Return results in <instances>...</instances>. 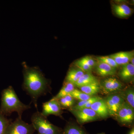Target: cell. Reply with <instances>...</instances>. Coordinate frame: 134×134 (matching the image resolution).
<instances>
[{"label":"cell","mask_w":134,"mask_h":134,"mask_svg":"<svg viewBox=\"0 0 134 134\" xmlns=\"http://www.w3.org/2000/svg\"><path fill=\"white\" fill-rule=\"evenodd\" d=\"M23 66L24 81L22 88L30 96L31 103L38 110V99L49 91L50 83L38 67L29 66L25 62L23 63Z\"/></svg>","instance_id":"6da1fadb"},{"label":"cell","mask_w":134,"mask_h":134,"mask_svg":"<svg viewBox=\"0 0 134 134\" xmlns=\"http://www.w3.org/2000/svg\"><path fill=\"white\" fill-rule=\"evenodd\" d=\"M30 108V105L25 104L20 100L12 86H9L2 92L0 113L2 115L6 117L10 116L15 112L18 117L22 118L24 112Z\"/></svg>","instance_id":"7a4b0ae2"},{"label":"cell","mask_w":134,"mask_h":134,"mask_svg":"<svg viewBox=\"0 0 134 134\" xmlns=\"http://www.w3.org/2000/svg\"><path fill=\"white\" fill-rule=\"evenodd\" d=\"M31 120L38 134H62L63 130L51 123L38 110L33 114Z\"/></svg>","instance_id":"3957f363"},{"label":"cell","mask_w":134,"mask_h":134,"mask_svg":"<svg viewBox=\"0 0 134 134\" xmlns=\"http://www.w3.org/2000/svg\"><path fill=\"white\" fill-rule=\"evenodd\" d=\"M35 130L31 124L26 123L18 117L8 126L5 134H34Z\"/></svg>","instance_id":"277c9868"},{"label":"cell","mask_w":134,"mask_h":134,"mask_svg":"<svg viewBox=\"0 0 134 134\" xmlns=\"http://www.w3.org/2000/svg\"><path fill=\"white\" fill-rule=\"evenodd\" d=\"M115 118L120 125L130 126L133 122L134 108L125 102L120 108Z\"/></svg>","instance_id":"5b68a950"},{"label":"cell","mask_w":134,"mask_h":134,"mask_svg":"<svg viewBox=\"0 0 134 134\" xmlns=\"http://www.w3.org/2000/svg\"><path fill=\"white\" fill-rule=\"evenodd\" d=\"M104 100L108 108L109 115L115 117L125 102L119 93L108 95Z\"/></svg>","instance_id":"8992f818"},{"label":"cell","mask_w":134,"mask_h":134,"mask_svg":"<svg viewBox=\"0 0 134 134\" xmlns=\"http://www.w3.org/2000/svg\"><path fill=\"white\" fill-rule=\"evenodd\" d=\"M100 90L106 94L118 93L122 90L123 85L122 83L115 77L105 78L100 83Z\"/></svg>","instance_id":"52a82bcc"},{"label":"cell","mask_w":134,"mask_h":134,"mask_svg":"<svg viewBox=\"0 0 134 134\" xmlns=\"http://www.w3.org/2000/svg\"><path fill=\"white\" fill-rule=\"evenodd\" d=\"M69 111L76 118L78 123L82 125L97 120L99 117L91 108H83L78 110L69 109Z\"/></svg>","instance_id":"ba28073f"},{"label":"cell","mask_w":134,"mask_h":134,"mask_svg":"<svg viewBox=\"0 0 134 134\" xmlns=\"http://www.w3.org/2000/svg\"><path fill=\"white\" fill-rule=\"evenodd\" d=\"M62 109L58 100L52 99L43 103L42 111L41 113L47 118L50 115L61 116L63 113Z\"/></svg>","instance_id":"9c48e42d"},{"label":"cell","mask_w":134,"mask_h":134,"mask_svg":"<svg viewBox=\"0 0 134 134\" xmlns=\"http://www.w3.org/2000/svg\"><path fill=\"white\" fill-rule=\"evenodd\" d=\"M113 58L117 65L119 66L130 63L131 60L134 58L133 51L121 52L109 55Z\"/></svg>","instance_id":"30bf717a"},{"label":"cell","mask_w":134,"mask_h":134,"mask_svg":"<svg viewBox=\"0 0 134 134\" xmlns=\"http://www.w3.org/2000/svg\"><path fill=\"white\" fill-rule=\"evenodd\" d=\"M90 108L98 115L99 118H106L109 115L107 106L104 99L100 98L95 101Z\"/></svg>","instance_id":"8fae6325"},{"label":"cell","mask_w":134,"mask_h":134,"mask_svg":"<svg viewBox=\"0 0 134 134\" xmlns=\"http://www.w3.org/2000/svg\"><path fill=\"white\" fill-rule=\"evenodd\" d=\"M95 68L96 73L102 77L114 75L116 73V68L100 62H97Z\"/></svg>","instance_id":"7c38bea8"},{"label":"cell","mask_w":134,"mask_h":134,"mask_svg":"<svg viewBox=\"0 0 134 134\" xmlns=\"http://www.w3.org/2000/svg\"><path fill=\"white\" fill-rule=\"evenodd\" d=\"M119 75L120 78L124 81H129L133 79L134 65L130 63L122 65Z\"/></svg>","instance_id":"4fadbf2b"},{"label":"cell","mask_w":134,"mask_h":134,"mask_svg":"<svg viewBox=\"0 0 134 134\" xmlns=\"http://www.w3.org/2000/svg\"><path fill=\"white\" fill-rule=\"evenodd\" d=\"M99 82L97 77L91 73H85L78 79L74 85L75 86L79 88L82 86L88 85L90 84Z\"/></svg>","instance_id":"5bb4252c"},{"label":"cell","mask_w":134,"mask_h":134,"mask_svg":"<svg viewBox=\"0 0 134 134\" xmlns=\"http://www.w3.org/2000/svg\"><path fill=\"white\" fill-rule=\"evenodd\" d=\"M85 73L82 70L78 68L70 69L68 72L65 81L74 85Z\"/></svg>","instance_id":"9a60e30c"},{"label":"cell","mask_w":134,"mask_h":134,"mask_svg":"<svg viewBox=\"0 0 134 134\" xmlns=\"http://www.w3.org/2000/svg\"><path fill=\"white\" fill-rule=\"evenodd\" d=\"M119 93L126 103L134 108V90L133 87H128L125 90L121 91Z\"/></svg>","instance_id":"2e32d148"},{"label":"cell","mask_w":134,"mask_h":134,"mask_svg":"<svg viewBox=\"0 0 134 134\" xmlns=\"http://www.w3.org/2000/svg\"><path fill=\"white\" fill-rule=\"evenodd\" d=\"M81 91L89 96H95L100 91V83L99 82H96L82 86L79 88Z\"/></svg>","instance_id":"e0dca14e"},{"label":"cell","mask_w":134,"mask_h":134,"mask_svg":"<svg viewBox=\"0 0 134 134\" xmlns=\"http://www.w3.org/2000/svg\"><path fill=\"white\" fill-rule=\"evenodd\" d=\"M75 89V86L73 84L65 81L59 93L53 98V99L58 100L68 95H69Z\"/></svg>","instance_id":"ac0fdd59"},{"label":"cell","mask_w":134,"mask_h":134,"mask_svg":"<svg viewBox=\"0 0 134 134\" xmlns=\"http://www.w3.org/2000/svg\"><path fill=\"white\" fill-rule=\"evenodd\" d=\"M113 9L115 14L121 18L129 16L132 13V9L125 4H117L114 5Z\"/></svg>","instance_id":"d6986e66"},{"label":"cell","mask_w":134,"mask_h":134,"mask_svg":"<svg viewBox=\"0 0 134 134\" xmlns=\"http://www.w3.org/2000/svg\"><path fill=\"white\" fill-rule=\"evenodd\" d=\"M62 134H88L86 131L77 125L73 123H68L64 129Z\"/></svg>","instance_id":"ffe728a7"},{"label":"cell","mask_w":134,"mask_h":134,"mask_svg":"<svg viewBox=\"0 0 134 134\" xmlns=\"http://www.w3.org/2000/svg\"><path fill=\"white\" fill-rule=\"evenodd\" d=\"M57 100L62 109H70L74 105L75 99L70 95L65 96Z\"/></svg>","instance_id":"44dd1931"},{"label":"cell","mask_w":134,"mask_h":134,"mask_svg":"<svg viewBox=\"0 0 134 134\" xmlns=\"http://www.w3.org/2000/svg\"><path fill=\"white\" fill-rule=\"evenodd\" d=\"M69 95L75 99H77L80 101L88 100L92 97L76 89H75Z\"/></svg>","instance_id":"7402d4cb"},{"label":"cell","mask_w":134,"mask_h":134,"mask_svg":"<svg viewBox=\"0 0 134 134\" xmlns=\"http://www.w3.org/2000/svg\"><path fill=\"white\" fill-rule=\"evenodd\" d=\"M12 120L8 119L6 116L0 113V134H5L7 128L12 122Z\"/></svg>","instance_id":"603a6c76"},{"label":"cell","mask_w":134,"mask_h":134,"mask_svg":"<svg viewBox=\"0 0 134 134\" xmlns=\"http://www.w3.org/2000/svg\"><path fill=\"white\" fill-rule=\"evenodd\" d=\"M100 98V97L96 96H93L88 100L79 101L77 104H76V105H74V106L72 107V108H70L69 109L74 110H80V109H82L84 106L85 105L88 103H91V102L94 103L95 101L98 100Z\"/></svg>","instance_id":"cb8c5ba5"},{"label":"cell","mask_w":134,"mask_h":134,"mask_svg":"<svg viewBox=\"0 0 134 134\" xmlns=\"http://www.w3.org/2000/svg\"><path fill=\"white\" fill-rule=\"evenodd\" d=\"M98 61L104 63L111 66L117 69L119 66L117 65L114 60L111 58L110 56H100L97 58Z\"/></svg>","instance_id":"d4e9b609"},{"label":"cell","mask_w":134,"mask_h":134,"mask_svg":"<svg viewBox=\"0 0 134 134\" xmlns=\"http://www.w3.org/2000/svg\"><path fill=\"white\" fill-rule=\"evenodd\" d=\"M75 65H76L77 68H79L85 73H91L93 69L86 63L82 62L80 60L76 62Z\"/></svg>","instance_id":"484cf974"},{"label":"cell","mask_w":134,"mask_h":134,"mask_svg":"<svg viewBox=\"0 0 134 134\" xmlns=\"http://www.w3.org/2000/svg\"><path fill=\"white\" fill-rule=\"evenodd\" d=\"M80 60L82 62L86 63L93 68L95 67L96 63H97L96 60L91 56H85V57L82 58Z\"/></svg>","instance_id":"4316f807"},{"label":"cell","mask_w":134,"mask_h":134,"mask_svg":"<svg viewBox=\"0 0 134 134\" xmlns=\"http://www.w3.org/2000/svg\"><path fill=\"white\" fill-rule=\"evenodd\" d=\"M128 134H134V129L133 127L130 130V132H129Z\"/></svg>","instance_id":"83f0119b"},{"label":"cell","mask_w":134,"mask_h":134,"mask_svg":"<svg viewBox=\"0 0 134 134\" xmlns=\"http://www.w3.org/2000/svg\"><path fill=\"white\" fill-rule=\"evenodd\" d=\"M134 58H133L132 60L130 61V62H131V64H132V65H134Z\"/></svg>","instance_id":"f1b7e54d"},{"label":"cell","mask_w":134,"mask_h":134,"mask_svg":"<svg viewBox=\"0 0 134 134\" xmlns=\"http://www.w3.org/2000/svg\"><path fill=\"white\" fill-rule=\"evenodd\" d=\"M98 134H105L103 133H99Z\"/></svg>","instance_id":"f546056e"},{"label":"cell","mask_w":134,"mask_h":134,"mask_svg":"<svg viewBox=\"0 0 134 134\" xmlns=\"http://www.w3.org/2000/svg\"><path fill=\"white\" fill-rule=\"evenodd\" d=\"M37 134H38V133H37Z\"/></svg>","instance_id":"4dcf8cb0"}]
</instances>
